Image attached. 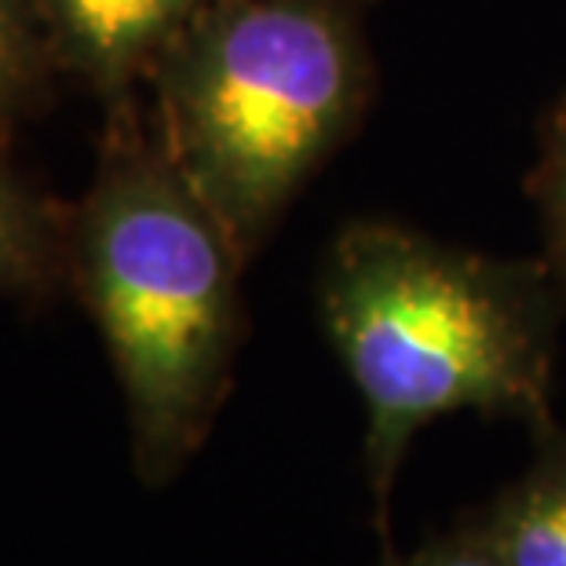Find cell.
Returning <instances> with one entry per match:
<instances>
[{
  "label": "cell",
  "mask_w": 566,
  "mask_h": 566,
  "mask_svg": "<svg viewBox=\"0 0 566 566\" xmlns=\"http://www.w3.org/2000/svg\"><path fill=\"white\" fill-rule=\"evenodd\" d=\"M315 311L363 402V472L388 548L406 450L453 413L556 424L566 293L541 260L446 245L399 220H352L325 245Z\"/></svg>",
  "instance_id": "6da1fadb"
},
{
  "label": "cell",
  "mask_w": 566,
  "mask_h": 566,
  "mask_svg": "<svg viewBox=\"0 0 566 566\" xmlns=\"http://www.w3.org/2000/svg\"><path fill=\"white\" fill-rule=\"evenodd\" d=\"M245 268L132 95L111 103L99 165L66 216V279L111 355L143 486L184 475L223 413L249 333Z\"/></svg>",
  "instance_id": "7a4b0ae2"
},
{
  "label": "cell",
  "mask_w": 566,
  "mask_h": 566,
  "mask_svg": "<svg viewBox=\"0 0 566 566\" xmlns=\"http://www.w3.org/2000/svg\"><path fill=\"white\" fill-rule=\"evenodd\" d=\"M363 11L216 0L154 66V136L245 260L366 122L377 74Z\"/></svg>",
  "instance_id": "3957f363"
},
{
  "label": "cell",
  "mask_w": 566,
  "mask_h": 566,
  "mask_svg": "<svg viewBox=\"0 0 566 566\" xmlns=\"http://www.w3.org/2000/svg\"><path fill=\"white\" fill-rule=\"evenodd\" d=\"M216 0H38L59 74L128 99Z\"/></svg>",
  "instance_id": "277c9868"
},
{
  "label": "cell",
  "mask_w": 566,
  "mask_h": 566,
  "mask_svg": "<svg viewBox=\"0 0 566 566\" xmlns=\"http://www.w3.org/2000/svg\"><path fill=\"white\" fill-rule=\"evenodd\" d=\"M464 520L501 566H566V428L537 431L523 475Z\"/></svg>",
  "instance_id": "5b68a950"
},
{
  "label": "cell",
  "mask_w": 566,
  "mask_h": 566,
  "mask_svg": "<svg viewBox=\"0 0 566 566\" xmlns=\"http://www.w3.org/2000/svg\"><path fill=\"white\" fill-rule=\"evenodd\" d=\"M66 216L8 165L0 147V296L41 300L66 282Z\"/></svg>",
  "instance_id": "8992f818"
},
{
  "label": "cell",
  "mask_w": 566,
  "mask_h": 566,
  "mask_svg": "<svg viewBox=\"0 0 566 566\" xmlns=\"http://www.w3.org/2000/svg\"><path fill=\"white\" fill-rule=\"evenodd\" d=\"M55 74L38 0H0V147L11 125L41 103Z\"/></svg>",
  "instance_id": "52a82bcc"
},
{
  "label": "cell",
  "mask_w": 566,
  "mask_h": 566,
  "mask_svg": "<svg viewBox=\"0 0 566 566\" xmlns=\"http://www.w3.org/2000/svg\"><path fill=\"white\" fill-rule=\"evenodd\" d=\"M526 190L545 234V263L566 293V88L541 117L537 161L530 168Z\"/></svg>",
  "instance_id": "ba28073f"
},
{
  "label": "cell",
  "mask_w": 566,
  "mask_h": 566,
  "mask_svg": "<svg viewBox=\"0 0 566 566\" xmlns=\"http://www.w3.org/2000/svg\"><path fill=\"white\" fill-rule=\"evenodd\" d=\"M384 566H501L479 537V530L461 515L450 530L428 537L424 545L409 556H391Z\"/></svg>",
  "instance_id": "9c48e42d"
},
{
  "label": "cell",
  "mask_w": 566,
  "mask_h": 566,
  "mask_svg": "<svg viewBox=\"0 0 566 566\" xmlns=\"http://www.w3.org/2000/svg\"><path fill=\"white\" fill-rule=\"evenodd\" d=\"M347 4H358V8H366V4H369V0H347Z\"/></svg>",
  "instance_id": "30bf717a"
}]
</instances>
